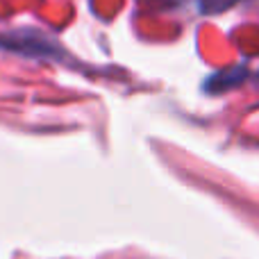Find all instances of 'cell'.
<instances>
[{"label": "cell", "instance_id": "obj_1", "mask_svg": "<svg viewBox=\"0 0 259 259\" xmlns=\"http://www.w3.org/2000/svg\"><path fill=\"white\" fill-rule=\"evenodd\" d=\"M0 48L32 59H53V62L66 59V50L53 36H48L41 30H32V27L0 34Z\"/></svg>", "mask_w": 259, "mask_h": 259}, {"label": "cell", "instance_id": "obj_2", "mask_svg": "<svg viewBox=\"0 0 259 259\" xmlns=\"http://www.w3.org/2000/svg\"><path fill=\"white\" fill-rule=\"evenodd\" d=\"M248 77V68L246 66H234L228 68V71H219L205 82V89L209 94H223V91H230L234 87H239L243 80Z\"/></svg>", "mask_w": 259, "mask_h": 259}, {"label": "cell", "instance_id": "obj_3", "mask_svg": "<svg viewBox=\"0 0 259 259\" xmlns=\"http://www.w3.org/2000/svg\"><path fill=\"white\" fill-rule=\"evenodd\" d=\"M237 3H241V0H198V9H200V14H205V16H216V14H221V12L232 9Z\"/></svg>", "mask_w": 259, "mask_h": 259}, {"label": "cell", "instance_id": "obj_4", "mask_svg": "<svg viewBox=\"0 0 259 259\" xmlns=\"http://www.w3.org/2000/svg\"><path fill=\"white\" fill-rule=\"evenodd\" d=\"M152 5H161V7H175V5H180L182 0H150Z\"/></svg>", "mask_w": 259, "mask_h": 259}]
</instances>
